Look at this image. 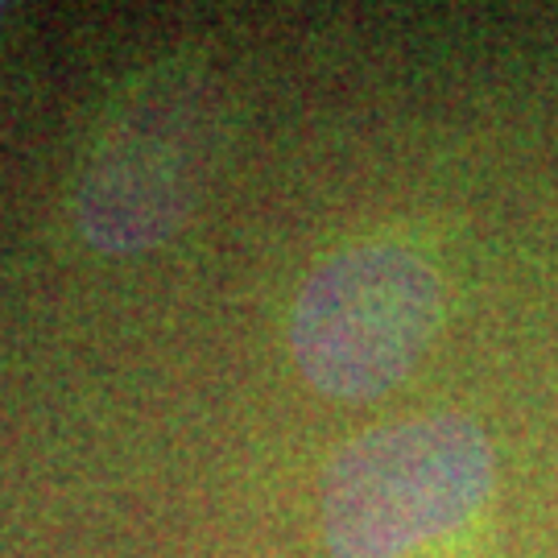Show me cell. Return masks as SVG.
Masks as SVG:
<instances>
[{"mask_svg": "<svg viewBox=\"0 0 558 558\" xmlns=\"http://www.w3.org/2000/svg\"><path fill=\"white\" fill-rule=\"evenodd\" d=\"M493 442L463 414L373 426L348 442L319 509L331 558H401L451 534L493 493Z\"/></svg>", "mask_w": 558, "mask_h": 558, "instance_id": "6da1fadb", "label": "cell"}, {"mask_svg": "<svg viewBox=\"0 0 558 558\" xmlns=\"http://www.w3.org/2000/svg\"><path fill=\"white\" fill-rule=\"evenodd\" d=\"M442 281L401 244H352L311 269L290 311V352L319 393L373 401L414 373L439 331Z\"/></svg>", "mask_w": 558, "mask_h": 558, "instance_id": "7a4b0ae2", "label": "cell"}, {"mask_svg": "<svg viewBox=\"0 0 558 558\" xmlns=\"http://www.w3.org/2000/svg\"><path fill=\"white\" fill-rule=\"evenodd\" d=\"M0 17H4V4H0Z\"/></svg>", "mask_w": 558, "mask_h": 558, "instance_id": "277c9868", "label": "cell"}, {"mask_svg": "<svg viewBox=\"0 0 558 558\" xmlns=\"http://www.w3.org/2000/svg\"><path fill=\"white\" fill-rule=\"evenodd\" d=\"M207 145V104L191 71L129 83L83 161V236L100 253H141L174 236L199 199Z\"/></svg>", "mask_w": 558, "mask_h": 558, "instance_id": "3957f363", "label": "cell"}]
</instances>
